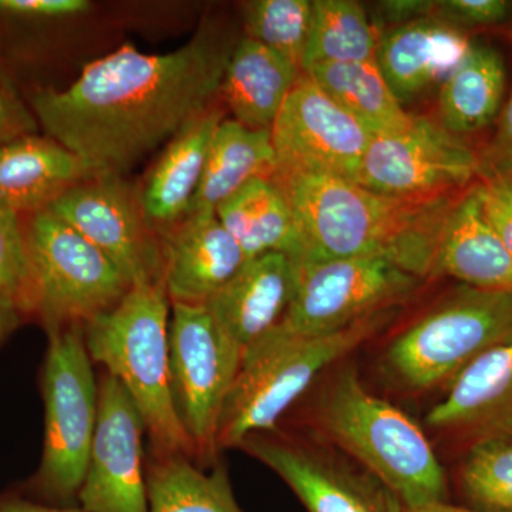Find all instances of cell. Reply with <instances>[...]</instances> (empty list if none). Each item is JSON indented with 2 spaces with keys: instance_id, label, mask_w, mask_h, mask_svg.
<instances>
[{
  "instance_id": "5bb4252c",
  "label": "cell",
  "mask_w": 512,
  "mask_h": 512,
  "mask_svg": "<svg viewBox=\"0 0 512 512\" xmlns=\"http://www.w3.org/2000/svg\"><path fill=\"white\" fill-rule=\"evenodd\" d=\"M143 417L116 377L99 383V414L77 501L86 512H150Z\"/></svg>"
},
{
  "instance_id": "60d3db41",
  "label": "cell",
  "mask_w": 512,
  "mask_h": 512,
  "mask_svg": "<svg viewBox=\"0 0 512 512\" xmlns=\"http://www.w3.org/2000/svg\"><path fill=\"white\" fill-rule=\"evenodd\" d=\"M404 512H484L470 510V508L454 507L448 503H436L424 505V507L413 508V510H404Z\"/></svg>"
},
{
  "instance_id": "9c48e42d",
  "label": "cell",
  "mask_w": 512,
  "mask_h": 512,
  "mask_svg": "<svg viewBox=\"0 0 512 512\" xmlns=\"http://www.w3.org/2000/svg\"><path fill=\"white\" fill-rule=\"evenodd\" d=\"M244 353L227 338L205 305L171 303L168 382L175 416L195 457L217 454L218 426Z\"/></svg>"
},
{
  "instance_id": "d6986e66",
  "label": "cell",
  "mask_w": 512,
  "mask_h": 512,
  "mask_svg": "<svg viewBox=\"0 0 512 512\" xmlns=\"http://www.w3.org/2000/svg\"><path fill=\"white\" fill-rule=\"evenodd\" d=\"M440 276L471 288L512 291V258L487 220L478 181L461 192L441 225L430 278Z\"/></svg>"
},
{
  "instance_id": "44dd1931",
  "label": "cell",
  "mask_w": 512,
  "mask_h": 512,
  "mask_svg": "<svg viewBox=\"0 0 512 512\" xmlns=\"http://www.w3.org/2000/svg\"><path fill=\"white\" fill-rule=\"evenodd\" d=\"M93 177L82 158L46 134L0 147V207L20 217L49 210L64 192Z\"/></svg>"
},
{
  "instance_id": "52a82bcc",
  "label": "cell",
  "mask_w": 512,
  "mask_h": 512,
  "mask_svg": "<svg viewBox=\"0 0 512 512\" xmlns=\"http://www.w3.org/2000/svg\"><path fill=\"white\" fill-rule=\"evenodd\" d=\"M42 375L45 441L29 491L50 505L77 500L99 414V384L84 342L83 326L47 333Z\"/></svg>"
},
{
  "instance_id": "4316f807",
  "label": "cell",
  "mask_w": 512,
  "mask_h": 512,
  "mask_svg": "<svg viewBox=\"0 0 512 512\" xmlns=\"http://www.w3.org/2000/svg\"><path fill=\"white\" fill-rule=\"evenodd\" d=\"M303 74L372 136L396 133L413 123L414 116L394 96L376 60L318 64Z\"/></svg>"
},
{
  "instance_id": "d6a6232c",
  "label": "cell",
  "mask_w": 512,
  "mask_h": 512,
  "mask_svg": "<svg viewBox=\"0 0 512 512\" xmlns=\"http://www.w3.org/2000/svg\"><path fill=\"white\" fill-rule=\"evenodd\" d=\"M477 181L487 220L512 258V175L481 160Z\"/></svg>"
},
{
  "instance_id": "d4e9b609",
  "label": "cell",
  "mask_w": 512,
  "mask_h": 512,
  "mask_svg": "<svg viewBox=\"0 0 512 512\" xmlns=\"http://www.w3.org/2000/svg\"><path fill=\"white\" fill-rule=\"evenodd\" d=\"M278 161L271 130H252L232 119L222 120L214 138L204 174L192 201L190 215L215 214V210L254 178H272Z\"/></svg>"
},
{
  "instance_id": "277c9868",
  "label": "cell",
  "mask_w": 512,
  "mask_h": 512,
  "mask_svg": "<svg viewBox=\"0 0 512 512\" xmlns=\"http://www.w3.org/2000/svg\"><path fill=\"white\" fill-rule=\"evenodd\" d=\"M171 302L164 281L133 285L113 309L83 326L93 362L116 377L143 417L153 456L185 454L194 446L175 416L168 382Z\"/></svg>"
},
{
  "instance_id": "7a4b0ae2",
  "label": "cell",
  "mask_w": 512,
  "mask_h": 512,
  "mask_svg": "<svg viewBox=\"0 0 512 512\" xmlns=\"http://www.w3.org/2000/svg\"><path fill=\"white\" fill-rule=\"evenodd\" d=\"M272 180L301 234L298 261L383 258L420 279L430 278L441 225L461 195L389 197L345 178L301 171L278 170Z\"/></svg>"
},
{
  "instance_id": "3957f363",
  "label": "cell",
  "mask_w": 512,
  "mask_h": 512,
  "mask_svg": "<svg viewBox=\"0 0 512 512\" xmlns=\"http://www.w3.org/2000/svg\"><path fill=\"white\" fill-rule=\"evenodd\" d=\"M320 429L389 488L404 510L447 503L446 471L424 431L407 414L379 399L346 367L323 396Z\"/></svg>"
},
{
  "instance_id": "4fadbf2b",
  "label": "cell",
  "mask_w": 512,
  "mask_h": 512,
  "mask_svg": "<svg viewBox=\"0 0 512 512\" xmlns=\"http://www.w3.org/2000/svg\"><path fill=\"white\" fill-rule=\"evenodd\" d=\"M271 137L278 170L356 183L373 136L302 73L272 124Z\"/></svg>"
},
{
  "instance_id": "b9f144b4",
  "label": "cell",
  "mask_w": 512,
  "mask_h": 512,
  "mask_svg": "<svg viewBox=\"0 0 512 512\" xmlns=\"http://www.w3.org/2000/svg\"><path fill=\"white\" fill-rule=\"evenodd\" d=\"M495 167H497V165H495ZM503 170L508 171V173L512 175V168H503Z\"/></svg>"
},
{
  "instance_id": "7402d4cb",
  "label": "cell",
  "mask_w": 512,
  "mask_h": 512,
  "mask_svg": "<svg viewBox=\"0 0 512 512\" xmlns=\"http://www.w3.org/2000/svg\"><path fill=\"white\" fill-rule=\"evenodd\" d=\"M512 421V338L494 346L460 373L426 423L440 431L474 436Z\"/></svg>"
},
{
  "instance_id": "8fae6325",
  "label": "cell",
  "mask_w": 512,
  "mask_h": 512,
  "mask_svg": "<svg viewBox=\"0 0 512 512\" xmlns=\"http://www.w3.org/2000/svg\"><path fill=\"white\" fill-rule=\"evenodd\" d=\"M477 154L439 121L414 117L396 133L373 136L356 183L389 197L439 198L460 194L476 183Z\"/></svg>"
},
{
  "instance_id": "d590c367",
  "label": "cell",
  "mask_w": 512,
  "mask_h": 512,
  "mask_svg": "<svg viewBox=\"0 0 512 512\" xmlns=\"http://www.w3.org/2000/svg\"><path fill=\"white\" fill-rule=\"evenodd\" d=\"M92 9L87 0H0V10L35 18L64 20L82 16Z\"/></svg>"
},
{
  "instance_id": "5b68a950",
  "label": "cell",
  "mask_w": 512,
  "mask_h": 512,
  "mask_svg": "<svg viewBox=\"0 0 512 512\" xmlns=\"http://www.w3.org/2000/svg\"><path fill=\"white\" fill-rule=\"evenodd\" d=\"M396 309L375 313L330 335L298 338L275 328L251 346L229 390L217 447H241L255 434L274 430L279 419L326 367L359 348L392 320Z\"/></svg>"
},
{
  "instance_id": "ba28073f",
  "label": "cell",
  "mask_w": 512,
  "mask_h": 512,
  "mask_svg": "<svg viewBox=\"0 0 512 512\" xmlns=\"http://www.w3.org/2000/svg\"><path fill=\"white\" fill-rule=\"evenodd\" d=\"M512 338V291L461 286L390 343L383 363L412 392L450 383L478 356Z\"/></svg>"
},
{
  "instance_id": "f546056e",
  "label": "cell",
  "mask_w": 512,
  "mask_h": 512,
  "mask_svg": "<svg viewBox=\"0 0 512 512\" xmlns=\"http://www.w3.org/2000/svg\"><path fill=\"white\" fill-rule=\"evenodd\" d=\"M460 484L473 510L512 512V421L476 436Z\"/></svg>"
},
{
  "instance_id": "8d00e7d4",
  "label": "cell",
  "mask_w": 512,
  "mask_h": 512,
  "mask_svg": "<svg viewBox=\"0 0 512 512\" xmlns=\"http://www.w3.org/2000/svg\"><path fill=\"white\" fill-rule=\"evenodd\" d=\"M436 0H383L376 5L377 20L396 28L421 19L436 18Z\"/></svg>"
},
{
  "instance_id": "484cf974",
  "label": "cell",
  "mask_w": 512,
  "mask_h": 512,
  "mask_svg": "<svg viewBox=\"0 0 512 512\" xmlns=\"http://www.w3.org/2000/svg\"><path fill=\"white\" fill-rule=\"evenodd\" d=\"M504 89L503 57L494 47L473 43L440 86L439 123L456 136L483 130L500 117Z\"/></svg>"
},
{
  "instance_id": "ab89813d",
  "label": "cell",
  "mask_w": 512,
  "mask_h": 512,
  "mask_svg": "<svg viewBox=\"0 0 512 512\" xmlns=\"http://www.w3.org/2000/svg\"><path fill=\"white\" fill-rule=\"evenodd\" d=\"M23 318L25 316L15 299L0 291V345L22 325Z\"/></svg>"
},
{
  "instance_id": "cb8c5ba5",
  "label": "cell",
  "mask_w": 512,
  "mask_h": 512,
  "mask_svg": "<svg viewBox=\"0 0 512 512\" xmlns=\"http://www.w3.org/2000/svg\"><path fill=\"white\" fill-rule=\"evenodd\" d=\"M218 220L252 259L265 254L301 258L303 244L284 192L272 178H254L215 210Z\"/></svg>"
},
{
  "instance_id": "ffe728a7",
  "label": "cell",
  "mask_w": 512,
  "mask_h": 512,
  "mask_svg": "<svg viewBox=\"0 0 512 512\" xmlns=\"http://www.w3.org/2000/svg\"><path fill=\"white\" fill-rule=\"evenodd\" d=\"M473 43L463 30L436 18L387 29L379 36L376 63L400 103L441 86Z\"/></svg>"
},
{
  "instance_id": "f1b7e54d",
  "label": "cell",
  "mask_w": 512,
  "mask_h": 512,
  "mask_svg": "<svg viewBox=\"0 0 512 512\" xmlns=\"http://www.w3.org/2000/svg\"><path fill=\"white\" fill-rule=\"evenodd\" d=\"M379 36L359 2L313 0L311 36L302 73L318 64L372 62Z\"/></svg>"
},
{
  "instance_id": "f35d334b",
  "label": "cell",
  "mask_w": 512,
  "mask_h": 512,
  "mask_svg": "<svg viewBox=\"0 0 512 512\" xmlns=\"http://www.w3.org/2000/svg\"><path fill=\"white\" fill-rule=\"evenodd\" d=\"M0 512H86L72 505H50L20 497L0 498Z\"/></svg>"
},
{
  "instance_id": "e575fe53",
  "label": "cell",
  "mask_w": 512,
  "mask_h": 512,
  "mask_svg": "<svg viewBox=\"0 0 512 512\" xmlns=\"http://www.w3.org/2000/svg\"><path fill=\"white\" fill-rule=\"evenodd\" d=\"M39 124L35 114L0 74V147L16 138L36 134Z\"/></svg>"
},
{
  "instance_id": "6da1fadb",
  "label": "cell",
  "mask_w": 512,
  "mask_h": 512,
  "mask_svg": "<svg viewBox=\"0 0 512 512\" xmlns=\"http://www.w3.org/2000/svg\"><path fill=\"white\" fill-rule=\"evenodd\" d=\"M237 40L227 23L207 16L180 49L148 55L123 45L86 64L66 89L35 90L29 107L46 136L96 177L126 175L220 99Z\"/></svg>"
},
{
  "instance_id": "603a6c76",
  "label": "cell",
  "mask_w": 512,
  "mask_h": 512,
  "mask_svg": "<svg viewBox=\"0 0 512 512\" xmlns=\"http://www.w3.org/2000/svg\"><path fill=\"white\" fill-rule=\"evenodd\" d=\"M301 74L284 57L242 36L228 57L218 97L232 120L252 130H271Z\"/></svg>"
},
{
  "instance_id": "836d02e7",
  "label": "cell",
  "mask_w": 512,
  "mask_h": 512,
  "mask_svg": "<svg viewBox=\"0 0 512 512\" xmlns=\"http://www.w3.org/2000/svg\"><path fill=\"white\" fill-rule=\"evenodd\" d=\"M512 3L507 0H439L436 19L454 28H476L503 23L510 18Z\"/></svg>"
},
{
  "instance_id": "e0dca14e",
  "label": "cell",
  "mask_w": 512,
  "mask_h": 512,
  "mask_svg": "<svg viewBox=\"0 0 512 512\" xmlns=\"http://www.w3.org/2000/svg\"><path fill=\"white\" fill-rule=\"evenodd\" d=\"M171 303L207 305L245 264L244 251L215 214L190 215L163 238Z\"/></svg>"
},
{
  "instance_id": "8992f818",
  "label": "cell",
  "mask_w": 512,
  "mask_h": 512,
  "mask_svg": "<svg viewBox=\"0 0 512 512\" xmlns=\"http://www.w3.org/2000/svg\"><path fill=\"white\" fill-rule=\"evenodd\" d=\"M22 222L28 285L20 309L46 333L84 326L130 291L120 269L53 212L25 215Z\"/></svg>"
},
{
  "instance_id": "30bf717a",
  "label": "cell",
  "mask_w": 512,
  "mask_h": 512,
  "mask_svg": "<svg viewBox=\"0 0 512 512\" xmlns=\"http://www.w3.org/2000/svg\"><path fill=\"white\" fill-rule=\"evenodd\" d=\"M295 262V291L275 329L298 338L330 335L396 309L423 282L383 258Z\"/></svg>"
},
{
  "instance_id": "74e56055",
  "label": "cell",
  "mask_w": 512,
  "mask_h": 512,
  "mask_svg": "<svg viewBox=\"0 0 512 512\" xmlns=\"http://www.w3.org/2000/svg\"><path fill=\"white\" fill-rule=\"evenodd\" d=\"M498 119L497 133L488 150L481 154V160L497 167L512 168V93Z\"/></svg>"
},
{
  "instance_id": "7c38bea8",
  "label": "cell",
  "mask_w": 512,
  "mask_h": 512,
  "mask_svg": "<svg viewBox=\"0 0 512 512\" xmlns=\"http://www.w3.org/2000/svg\"><path fill=\"white\" fill-rule=\"evenodd\" d=\"M49 211L99 248L131 286L164 281L163 239L147 222L138 185L124 175L74 185Z\"/></svg>"
},
{
  "instance_id": "9a60e30c",
  "label": "cell",
  "mask_w": 512,
  "mask_h": 512,
  "mask_svg": "<svg viewBox=\"0 0 512 512\" xmlns=\"http://www.w3.org/2000/svg\"><path fill=\"white\" fill-rule=\"evenodd\" d=\"M241 448L275 471L309 512H404L376 477L328 453L265 433L249 437Z\"/></svg>"
},
{
  "instance_id": "2e32d148",
  "label": "cell",
  "mask_w": 512,
  "mask_h": 512,
  "mask_svg": "<svg viewBox=\"0 0 512 512\" xmlns=\"http://www.w3.org/2000/svg\"><path fill=\"white\" fill-rule=\"evenodd\" d=\"M227 119L218 99L185 124L161 150L138 185L141 208L161 239L190 214L215 131Z\"/></svg>"
},
{
  "instance_id": "ac0fdd59",
  "label": "cell",
  "mask_w": 512,
  "mask_h": 512,
  "mask_svg": "<svg viewBox=\"0 0 512 512\" xmlns=\"http://www.w3.org/2000/svg\"><path fill=\"white\" fill-rule=\"evenodd\" d=\"M295 285V259L272 252L247 259L205 306L227 338L245 353L284 318Z\"/></svg>"
},
{
  "instance_id": "83f0119b",
  "label": "cell",
  "mask_w": 512,
  "mask_h": 512,
  "mask_svg": "<svg viewBox=\"0 0 512 512\" xmlns=\"http://www.w3.org/2000/svg\"><path fill=\"white\" fill-rule=\"evenodd\" d=\"M146 478L150 512H242L225 467L207 473L185 454L153 456Z\"/></svg>"
},
{
  "instance_id": "4dcf8cb0",
  "label": "cell",
  "mask_w": 512,
  "mask_h": 512,
  "mask_svg": "<svg viewBox=\"0 0 512 512\" xmlns=\"http://www.w3.org/2000/svg\"><path fill=\"white\" fill-rule=\"evenodd\" d=\"M241 12L245 36L302 72L312 29V0H249L242 3Z\"/></svg>"
},
{
  "instance_id": "1f68e13d",
  "label": "cell",
  "mask_w": 512,
  "mask_h": 512,
  "mask_svg": "<svg viewBox=\"0 0 512 512\" xmlns=\"http://www.w3.org/2000/svg\"><path fill=\"white\" fill-rule=\"evenodd\" d=\"M26 285L28 252L22 217L0 207V291L12 296L20 308Z\"/></svg>"
}]
</instances>
